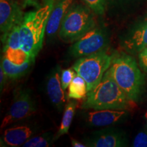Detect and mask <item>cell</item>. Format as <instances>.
I'll return each instance as SVG.
<instances>
[{
	"label": "cell",
	"instance_id": "obj_8",
	"mask_svg": "<svg viewBox=\"0 0 147 147\" xmlns=\"http://www.w3.org/2000/svg\"><path fill=\"white\" fill-rule=\"evenodd\" d=\"M83 141L89 147H121L127 144L125 134L112 127L91 132Z\"/></svg>",
	"mask_w": 147,
	"mask_h": 147
},
{
	"label": "cell",
	"instance_id": "obj_14",
	"mask_svg": "<svg viewBox=\"0 0 147 147\" xmlns=\"http://www.w3.org/2000/svg\"><path fill=\"white\" fill-rule=\"evenodd\" d=\"M121 42L129 53H139L147 47V19L134 27Z\"/></svg>",
	"mask_w": 147,
	"mask_h": 147
},
{
	"label": "cell",
	"instance_id": "obj_7",
	"mask_svg": "<svg viewBox=\"0 0 147 147\" xmlns=\"http://www.w3.org/2000/svg\"><path fill=\"white\" fill-rule=\"evenodd\" d=\"M36 102L30 89H17L14 93L13 102L3 119L1 128H4L16 121L30 117L36 113Z\"/></svg>",
	"mask_w": 147,
	"mask_h": 147
},
{
	"label": "cell",
	"instance_id": "obj_18",
	"mask_svg": "<svg viewBox=\"0 0 147 147\" xmlns=\"http://www.w3.org/2000/svg\"><path fill=\"white\" fill-rule=\"evenodd\" d=\"M68 98L80 100L87 95L88 91L87 82L80 75L76 74L69 86Z\"/></svg>",
	"mask_w": 147,
	"mask_h": 147
},
{
	"label": "cell",
	"instance_id": "obj_11",
	"mask_svg": "<svg viewBox=\"0 0 147 147\" xmlns=\"http://www.w3.org/2000/svg\"><path fill=\"white\" fill-rule=\"evenodd\" d=\"M128 111L119 110H95L85 117L86 123L91 127H107L122 122L128 116Z\"/></svg>",
	"mask_w": 147,
	"mask_h": 147
},
{
	"label": "cell",
	"instance_id": "obj_20",
	"mask_svg": "<svg viewBox=\"0 0 147 147\" xmlns=\"http://www.w3.org/2000/svg\"><path fill=\"white\" fill-rule=\"evenodd\" d=\"M83 1L94 13L102 15L105 12L106 0H83Z\"/></svg>",
	"mask_w": 147,
	"mask_h": 147
},
{
	"label": "cell",
	"instance_id": "obj_2",
	"mask_svg": "<svg viewBox=\"0 0 147 147\" xmlns=\"http://www.w3.org/2000/svg\"><path fill=\"white\" fill-rule=\"evenodd\" d=\"M107 72L131 100L139 102L144 91V77L133 57L114 53Z\"/></svg>",
	"mask_w": 147,
	"mask_h": 147
},
{
	"label": "cell",
	"instance_id": "obj_12",
	"mask_svg": "<svg viewBox=\"0 0 147 147\" xmlns=\"http://www.w3.org/2000/svg\"><path fill=\"white\" fill-rule=\"evenodd\" d=\"M61 69L59 65H57L51 69L47 76V95L53 106L61 113L65 107V99L61 82Z\"/></svg>",
	"mask_w": 147,
	"mask_h": 147
},
{
	"label": "cell",
	"instance_id": "obj_17",
	"mask_svg": "<svg viewBox=\"0 0 147 147\" xmlns=\"http://www.w3.org/2000/svg\"><path fill=\"white\" fill-rule=\"evenodd\" d=\"M77 106H78V103L76 101H69L65 105L59 129L57 133L55 136V140H57L61 136L68 133L73 118L76 113Z\"/></svg>",
	"mask_w": 147,
	"mask_h": 147
},
{
	"label": "cell",
	"instance_id": "obj_9",
	"mask_svg": "<svg viewBox=\"0 0 147 147\" xmlns=\"http://www.w3.org/2000/svg\"><path fill=\"white\" fill-rule=\"evenodd\" d=\"M20 25L21 24L14 26L4 37L1 38L3 45V55L16 65H22L31 58L30 56L21 49Z\"/></svg>",
	"mask_w": 147,
	"mask_h": 147
},
{
	"label": "cell",
	"instance_id": "obj_4",
	"mask_svg": "<svg viewBox=\"0 0 147 147\" xmlns=\"http://www.w3.org/2000/svg\"><path fill=\"white\" fill-rule=\"evenodd\" d=\"M95 27V20L91 8L72 3L61 23L59 37L65 43H74Z\"/></svg>",
	"mask_w": 147,
	"mask_h": 147
},
{
	"label": "cell",
	"instance_id": "obj_25",
	"mask_svg": "<svg viewBox=\"0 0 147 147\" xmlns=\"http://www.w3.org/2000/svg\"><path fill=\"white\" fill-rule=\"evenodd\" d=\"M7 79H8V77L5 74L3 67L1 66L0 67V89H1V92H2L3 88H4Z\"/></svg>",
	"mask_w": 147,
	"mask_h": 147
},
{
	"label": "cell",
	"instance_id": "obj_22",
	"mask_svg": "<svg viewBox=\"0 0 147 147\" xmlns=\"http://www.w3.org/2000/svg\"><path fill=\"white\" fill-rule=\"evenodd\" d=\"M132 146L134 147H147V129L140 131L136 136Z\"/></svg>",
	"mask_w": 147,
	"mask_h": 147
},
{
	"label": "cell",
	"instance_id": "obj_24",
	"mask_svg": "<svg viewBox=\"0 0 147 147\" xmlns=\"http://www.w3.org/2000/svg\"><path fill=\"white\" fill-rule=\"evenodd\" d=\"M42 5L40 3V0H23V8H25L27 7H34L39 8Z\"/></svg>",
	"mask_w": 147,
	"mask_h": 147
},
{
	"label": "cell",
	"instance_id": "obj_3",
	"mask_svg": "<svg viewBox=\"0 0 147 147\" xmlns=\"http://www.w3.org/2000/svg\"><path fill=\"white\" fill-rule=\"evenodd\" d=\"M52 9V3H47L36 10L27 12L23 16L20 25V40L21 49L30 57L36 58L42 49Z\"/></svg>",
	"mask_w": 147,
	"mask_h": 147
},
{
	"label": "cell",
	"instance_id": "obj_6",
	"mask_svg": "<svg viewBox=\"0 0 147 147\" xmlns=\"http://www.w3.org/2000/svg\"><path fill=\"white\" fill-rule=\"evenodd\" d=\"M109 38L106 29L96 27L91 29L76 42L69 49L74 58H81L108 49Z\"/></svg>",
	"mask_w": 147,
	"mask_h": 147
},
{
	"label": "cell",
	"instance_id": "obj_10",
	"mask_svg": "<svg viewBox=\"0 0 147 147\" xmlns=\"http://www.w3.org/2000/svg\"><path fill=\"white\" fill-rule=\"evenodd\" d=\"M22 8L14 0H0V29L1 38L4 37L14 26L23 21Z\"/></svg>",
	"mask_w": 147,
	"mask_h": 147
},
{
	"label": "cell",
	"instance_id": "obj_21",
	"mask_svg": "<svg viewBox=\"0 0 147 147\" xmlns=\"http://www.w3.org/2000/svg\"><path fill=\"white\" fill-rule=\"evenodd\" d=\"M76 72L72 67L69 69H65L61 71V82L63 90L69 87V84L72 81L73 78L76 76Z\"/></svg>",
	"mask_w": 147,
	"mask_h": 147
},
{
	"label": "cell",
	"instance_id": "obj_5",
	"mask_svg": "<svg viewBox=\"0 0 147 147\" xmlns=\"http://www.w3.org/2000/svg\"><path fill=\"white\" fill-rule=\"evenodd\" d=\"M114 53H109L107 49L79 58L72 66L77 74L87 82V91H91L100 83L111 64Z\"/></svg>",
	"mask_w": 147,
	"mask_h": 147
},
{
	"label": "cell",
	"instance_id": "obj_19",
	"mask_svg": "<svg viewBox=\"0 0 147 147\" xmlns=\"http://www.w3.org/2000/svg\"><path fill=\"white\" fill-rule=\"evenodd\" d=\"M55 136L53 132H47L40 136L33 137L25 142L24 147H48L53 144Z\"/></svg>",
	"mask_w": 147,
	"mask_h": 147
},
{
	"label": "cell",
	"instance_id": "obj_23",
	"mask_svg": "<svg viewBox=\"0 0 147 147\" xmlns=\"http://www.w3.org/2000/svg\"><path fill=\"white\" fill-rule=\"evenodd\" d=\"M138 60L140 68L144 72L147 73V47L138 53Z\"/></svg>",
	"mask_w": 147,
	"mask_h": 147
},
{
	"label": "cell",
	"instance_id": "obj_27",
	"mask_svg": "<svg viewBox=\"0 0 147 147\" xmlns=\"http://www.w3.org/2000/svg\"><path fill=\"white\" fill-rule=\"evenodd\" d=\"M144 117H145V119H146V129H147V110H146V113H145Z\"/></svg>",
	"mask_w": 147,
	"mask_h": 147
},
{
	"label": "cell",
	"instance_id": "obj_1",
	"mask_svg": "<svg viewBox=\"0 0 147 147\" xmlns=\"http://www.w3.org/2000/svg\"><path fill=\"white\" fill-rule=\"evenodd\" d=\"M136 108V102L126 95L107 71L100 83L88 92L80 106L83 110L132 111Z\"/></svg>",
	"mask_w": 147,
	"mask_h": 147
},
{
	"label": "cell",
	"instance_id": "obj_16",
	"mask_svg": "<svg viewBox=\"0 0 147 147\" xmlns=\"http://www.w3.org/2000/svg\"><path fill=\"white\" fill-rule=\"evenodd\" d=\"M36 58L31 57L29 61L22 65H16L11 62L3 55L1 57V66L3 67L8 79L17 80L25 76L32 69Z\"/></svg>",
	"mask_w": 147,
	"mask_h": 147
},
{
	"label": "cell",
	"instance_id": "obj_13",
	"mask_svg": "<svg viewBox=\"0 0 147 147\" xmlns=\"http://www.w3.org/2000/svg\"><path fill=\"white\" fill-rule=\"evenodd\" d=\"M47 3H52L53 9L48 21L46 32L48 37L53 38L59 30L62 19L72 5L73 0H42L43 4Z\"/></svg>",
	"mask_w": 147,
	"mask_h": 147
},
{
	"label": "cell",
	"instance_id": "obj_15",
	"mask_svg": "<svg viewBox=\"0 0 147 147\" xmlns=\"http://www.w3.org/2000/svg\"><path fill=\"white\" fill-rule=\"evenodd\" d=\"M32 135L33 131L30 127L16 126L5 130L3 134V142L9 146H21L25 144Z\"/></svg>",
	"mask_w": 147,
	"mask_h": 147
},
{
	"label": "cell",
	"instance_id": "obj_26",
	"mask_svg": "<svg viewBox=\"0 0 147 147\" xmlns=\"http://www.w3.org/2000/svg\"><path fill=\"white\" fill-rule=\"evenodd\" d=\"M71 146L73 147H87V145L84 144V143L80 142L79 141L74 138L71 139Z\"/></svg>",
	"mask_w": 147,
	"mask_h": 147
}]
</instances>
